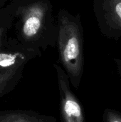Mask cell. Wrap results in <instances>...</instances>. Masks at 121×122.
<instances>
[{
  "instance_id": "9c48e42d",
  "label": "cell",
  "mask_w": 121,
  "mask_h": 122,
  "mask_svg": "<svg viewBox=\"0 0 121 122\" xmlns=\"http://www.w3.org/2000/svg\"><path fill=\"white\" fill-rule=\"evenodd\" d=\"M116 66V69L118 71V74L120 76L121 79V59H118V58H113V59Z\"/></svg>"
},
{
  "instance_id": "ba28073f",
  "label": "cell",
  "mask_w": 121,
  "mask_h": 122,
  "mask_svg": "<svg viewBox=\"0 0 121 122\" xmlns=\"http://www.w3.org/2000/svg\"><path fill=\"white\" fill-rule=\"evenodd\" d=\"M103 122H121V113L111 109H106L103 114Z\"/></svg>"
},
{
  "instance_id": "8992f818",
  "label": "cell",
  "mask_w": 121,
  "mask_h": 122,
  "mask_svg": "<svg viewBox=\"0 0 121 122\" xmlns=\"http://www.w3.org/2000/svg\"><path fill=\"white\" fill-rule=\"evenodd\" d=\"M26 64L0 71V99L12 92L23 76Z\"/></svg>"
},
{
  "instance_id": "7a4b0ae2",
  "label": "cell",
  "mask_w": 121,
  "mask_h": 122,
  "mask_svg": "<svg viewBox=\"0 0 121 122\" xmlns=\"http://www.w3.org/2000/svg\"><path fill=\"white\" fill-rule=\"evenodd\" d=\"M58 35L56 45L61 67L67 74L71 85L80 86L84 69V37L81 14L73 15L62 9L57 15Z\"/></svg>"
},
{
  "instance_id": "30bf717a",
  "label": "cell",
  "mask_w": 121,
  "mask_h": 122,
  "mask_svg": "<svg viewBox=\"0 0 121 122\" xmlns=\"http://www.w3.org/2000/svg\"><path fill=\"white\" fill-rule=\"evenodd\" d=\"M9 1L10 0H0V10L5 7Z\"/></svg>"
},
{
  "instance_id": "5b68a950",
  "label": "cell",
  "mask_w": 121,
  "mask_h": 122,
  "mask_svg": "<svg viewBox=\"0 0 121 122\" xmlns=\"http://www.w3.org/2000/svg\"><path fill=\"white\" fill-rule=\"evenodd\" d=\"M0 122H57V119L33 110L0 109Z\"/></svg>"
},
{
  "instance_id": "52a82bcc",
  "label": "cell",
  "mask_w": 121,
  "mask_h": 122,
  "mask_svg": "<svg viewBox=\"0 0 121 122\" xmlns=\"http://www.w3.org/2000/svg\"><path fill=\"white\" fill-rule=\"evenodd\" d=\"M14 17L10 5L8 4L0 10V48L9 37V32L12 29Z\"/></svg>"
},
{
  "instance_id": "277c9868",
  "label": "cell",
  "mask_w": 121,
  "mask_h": 122,
  "mask_svg": "<svg viewBox=\"0 0 121 122\" xmlns=\"http://www.w3.org/2000/svg\"><path fill=\"white\" fill-rule=\"evenodd\" d=\"M93 12L101 34L118 41L121 38V0H93Z\"/></svg>"
},
{
  "instance_id": "3957f363",
  "label": "cell",
  "mask_w": 121,
  "mask_h": 122,
  "mask_svg": "<svg viewBox=\"0 0 121 122\" xmlns=\"http://www.w3.org/2000/svg\"><path fill=\"white\" fill-rule=\"evenodd\" d=\"M59 92L60 122H86L84 109L71 89L67 74L58 64H54Z\"/></svg>"
},
{
  "instance_id": "6da1fadb",
  "label": "cell",
  "mask_w": 121,
  "mask_h": 122,
  "mask_svg": "<svg viewBox=\"0 0 121 122\" xmlns=\"http://www.w3.org/2000/svg\"><path fill=\"white\" fill-rule=\"evenodd\" d=\"M16 39L39 56L56 45L57 21L50 0H10Z\"/></svg>"
}]
</instances>
